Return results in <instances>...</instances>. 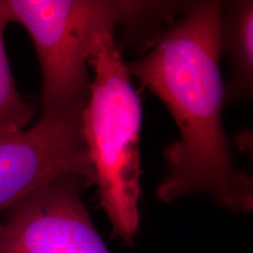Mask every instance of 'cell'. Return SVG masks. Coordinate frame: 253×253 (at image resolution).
<instances>
[{
	"label": "cell",
	"mask_w": 253,
	"mask_h": 253,
	"mask_svg": "<svg viewBox=\"0 0 253 253\" xmlns=\"http://www.w3.org/2000/svg\"><path fill=\"white\" fill-rule=\"evenodd\" d=\"M223 7L220 1L186 6L183 19L170 25L154 48L126 69L166 104L181 132V140L164 151L169 172L157 197L169 203L208 192L221 207L250 212L252 178L235 167L221 123Z\"/></svg>",
	"instance_id": "1"
},
{
	"label": "cell",
	"mask_w": 253,
	"mask_h": 253,
	"mask_svg": "<svg viewBox=\"0 0 253 253\" xmlns=\"http://www.w3.org/2000/svg\"><path fill=\"white\" fill-rule=\"evenodd\" d=\"M88 65L95 77L82 113V135L101 208L114 233L132 246L140 226L141 102L114 34L96 37Z\"/></svg>",
	"instance_id": "2"
},
{
	"label": "cell",
	"mask_w": 253,
	"mask_h": 253,
	"mask_svg": "<svg viewBox=\"0 0 253 253\" xmlns=\"http://www.w3.org/2000/svg\"><path fill=\"white\" fill-rule=\"evenodd\" d=\"M11 23L28 32L40 63L42 116L84 108L88 60L97 36L115 33L169 7L168 2L116 0H2Z\"/></svg>",
	"instance_id": "3"
},
{
	"label": "cell",
	"mask_w": 253,
	"mask_h": 253,
	"mask_svg": "<svg viewBox=\"0 0 253 253\" xmlns=\"http://www.w3.org/2000/svg\"><path fill=\"white\" fill-rule=\"evenodd\" d=\"M90 185L68 175L20 199L0 216V253H109L81 197Z\"/></svg>",
	"instance_id": "4"
},
{
	"label": "cell",
	"mask_w": 253,
	"mask_h": 253,
	"mask_svg": "<svg viewBox=\"0 0 253 253\" xmlns=\"http://www.w3.org/2000/svg\"><path fill=\"white\" fill-rule=\"evenodd\" d=\"M75 108L42 116L33 126L0 132V216L34 190L60 177L95 173L82 135V113Z\"/></svg>",
	"instance_id": "5"
},
{
	"label": "cell",
	"mask_w": 253,
	"mask_h": 253,
	"mask_svg": "<svg viewBox=\"0 0 253 253\" xmlns=\"http://www.w3.org/2000/svg\"><path fill=\"white\" fill-rule=\"evenodd\" d=\"M253 2L232 1L221 15V49L232 61V77L224 88V101L251 97L253 84Z\"/></svg>",
	"instance_id": "6"
},
{
	"label": "cell",
	"mask_w": 253,
	"mask_h": 253,
	"mask_svg": "<svg viewBox=\"0 0 253 253\" xmlns=\"http://www.w3.org/2000/svg\"><path fill=\"white\" fill-rule=\"evenodd\" d=\"M11 24L2 0H0V132L26 129L34 116V106L21 96L15 86L5 48V28Z\"/></svg>",
	"instance_id": "7"
}]
</instances>
